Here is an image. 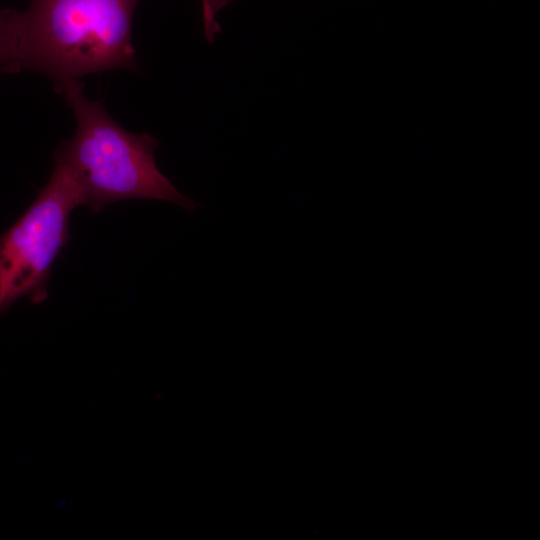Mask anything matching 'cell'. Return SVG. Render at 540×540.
Wrapping results in <instances>:
<instances>
[{
  "instance_id": "obj_1",
  "label": "cell",
  "mask_w": 540,
  "mask_h": 540,
  "mask_svg": "<svg viewBox=\"0 0 540 540\" xmlns=\"http://www.w3.org/2000/svg\"><path fill=\"white\" fill-rule=\"evenodd\" d=\"M138 0H31L3 10L1 71L34 70L55 85L90 73L134 69Z\"/></svg>"
},
{
  "instance_id": "obj_2",
  "label": "cell",
  "mask_w": 540,
  "mask_h": 540,
  "mask_svg": "<svg viewBox=\"0 0 540 540\" xmlns=\"http://www.w3.org/2000/svg\"><path fill=\"white\" fill-rule=\"evenodd\" d=\"M72 109L76 131L54 151L78 183L84 206L99 213L107 205L130 199L161 200L193 212L198 203L181 194L158 169V140L121 127L99 101L90 100L79 81L55 85Z\"/></svg>"
},
{
  "instance_id": "obj_5",
  "label": "cell",
  "mask_w": 540,
  "mask_h": 540,
  "mask_svg": "<svg viewBox=\"0 0 540 540\" xmlns=\"http://www.w3.org/2000/svg\"><path fill=\"white\" fill-rule=\"evenodd\" d=\"M2 13H3V10L0 9V65H1V50H2Z\"/></svg>"
},
{
  "instance_id": "obj_4",
  "label": "cell",
  "mask_w": 540,
  "mask_h": 540,
  "mask_svg": "<svg viewBox=\"0 0 540 540\" xmlns=\"http://www.w3.org/2000/svg\"><path fill=\"white\" fill-rule=\"evenodd\" d=\"M232 0H202V21L205 37L213 42L221 28L217 22L219 12Z\"/></svg>"
},
{
  "instance_id": "obj_3",
  "label": "cell",
  "mask_w": 540,
  "mask_h": 540,
  "mask_svg": "<svg viewBox=\"0 0 540 540\" xmlns=\"http://www.w3.org/2000/svg\"><path fill=\"white\" fill-rule=\"evenodd\" d=\"M78 206H84L78 183L54 162L46 186L0 236V316L22 297L33 304L47 299L51 269L70 241V215Z\"/></svg>"
}]
</instances>
